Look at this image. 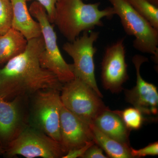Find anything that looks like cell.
Listing matches in <instances>:
<instances>
[{"instance_id":"cb8c5ba5","label":"cell","mask_w":158,"mask_h":158,"mask_svg":"<svg viewBox=\"0 0 158 158\" xmlns=\"http://www.w3.org/2000/svg\"><path fill=\"white\" fill-rule=\"evenodd\" d=\"M153 5L158 7V0H148Z\"/></svg>"},{"instance_id":"9a60e30c","label":"cell","mask_w":158,"mask_h":158,"mask_svg":"<svg viewBox=\"0 0 158 158\" xmlns=\"http://www.w3.org/2000/svg\"><path fill=\"white\" fill-rule=\"evenodd\" d=\"M27 43L21 33L12 28L0 35V65L6 64L23 52Z\"/></svg>"},{"instance_id":"7c38bea8","label":"cell","mask_w":158,"mask_h":158,"mask_svg":"<svg viewBox=\"0 0 158 158\" xmlns=\"http://www.w3.org/2000/svg\"><path fill=\"white\" fill-rule=\"evenodd\" d=\"M21 99L7 101L0 97V143L5 148L24 127Z\"/></svg>"},{"instance_id":"44dd1931","label":"cell","mask_w":158,"mask_h":158,"mask_svg":"<svg viewBox=\"0 0 158 158\" xmlns=\"http://www.w3.org/2000/svg\"><path fill=\"white\" fill-rule=\"evenodd\" d=\"M33 0H27V2ZM59 0H34L39 3L45 9L48 19L51 23H53L55 18L56 4Z\"/></svg>"},{"instance_id":"7402d4cb","label":"cell","mask_w":158,"mask_h":158,"mask_svg":"<svg viewBox=\"0 0 158 158\" xmlns=\"http://www.w3.org/2000/svg\"><path fill=\"white\" fill-rule=\"evenodd\" d=\"M82 158H107L102 149L96 143L90 146L82 156Z\"/></svg>"},{"instance_id":"ac0fdd59","label":"cell","mask_w":158,"mask_h":158,"mask_svg":"<svg viewBox=\"0 0 158 158\" xmlns=\"http://www.w3.org/2000/svg\"><path fill=\"white\" fill-rule=\"evenodd\" d=\"M113 112L120 116L127 127L130 130L139 129L143 124V114L135 108H128L123 110H115Z\"/></svg>"},{"instance_id":"ffe728a7","label":"cell","mask_w":158,"mask_h":158,"mask_svg":"<svg viewBox=\"0 0 158 158\" xmlns=\"http://www.w3.org/2000/svg\"><path fill=\"white\" fill-rule=\"evenodd\" d=\"M130 152L132 158L142 157L146 156H155L158 155V143L157 142L148 144V146L139 149L130 148Z\"/></svg>"},{"instance_id":"7a4b0ae2","label":"cell","mask_w":158,"mask_h":158,"mask_svg":"<svg viewBox=\"0 0 158 158\" xmlns=\"http://www.w3.org/2000/svg\"><path fill=\"white\" fill-rule=\"evenodd\" d=\"M100 3L86 4L82 0H59L54 23L68 41H73L82 32L103 25L102 19L115 15L112 7L100 10Z\"/></svg>"},{"instance_id":"52a82bcc","label":"cell","mask_w":158,"mask_h":158,"mask_svg":"<svg viewBox=\"0 0 158 158\" xmlns=\"http://www.w3.org/2000/svg\"><path fill=\"white\" fill-rule=\"evenodd\" d=\"M85 31L82 36L73 41L63 44L62 48L73 60V68L75 77L84 81L90 86L98 94L103 95L98 87L95 77L94 56L97 49L94 43L98 39L99 32Z\"/></svg>"},{"instance_id":"603a6c76","label":"cell","mask_w":158,"mask_h":158,"mask_svg":"<svg viewBox=\"0 0 158 158\" xmlns=\"http://www.w3.org/2000/svg\"><path fill=\"white\" fill-rule=\"evenodd\" d=\"M94 140L88 142L86 144L82 147L78 148L75 149L70 150L66 153L62 158H81L83 155L90 146L94 144Z\"/></svg>"},{"instance_id":"d4e9b609","label":"cell","mask_w":158,"mask_h":158,"mask_svg":"<svg viewBox=\"0 0 158 158\" xmlns=\"http://www.w3.org/2000/svg\"><path fill=\"white\" fill-rule=\"evenodd\" d=\"M5 153V148L0 143V154H2Z\"/></svg>"},{"instance_id":"5bb4252c","label":"cell","mask_w":158,"mask_h":158,"mask_svg":"<svg viewBox=\"0 0 158 158\" xmlns=\"http://www.w3.org/2000/svg\"><path fill=\"white\" fill-rule=\"evenodd\" d=\"M99 130L114 140L130 146V130L127 127L120 116L109 108L101 113L94 122Z\"/></svg>"},{"instance_id":"30bf717a","label":"cell","mask_w":158,"mask_h":158,"mask_svg":"<svg viewBox=\"0 0 158 158\" xmlns=\"http://www.w3.org/2000/svg\"><path fill=\"white\" fill-rule=\"evenodd\" d=\"M132 61L136 69V84L131 90H124L127 101L144 115H156L158 112V92L155 85L146 81L140 73L141 65L148 62L140 55L133 56Z\"/></svg>"},{"instance_id":"8992f818","label":"cell","mask_w":158,"mask_h":158,"mask_svg":"<svg viewBox=\"0 0 158 158\" xmlns=\"http://www.w3.org/2000/svg\"><path fill=\"white\" fill-rule=\"evenodd\" d=\"M8 156L27 158H62L66 154L62 145L33 127H24L5 148Z\"/></svg>"},{"instance_id":"277c9868","label":"cell","mask_w":158,"mask_h":158,"mask_svg":"<svg viewBox=\"0 0 158 158\" xmlns=\"http://www.w3.org/2000/svg\"><path fill=\"white\" fill-rule=\"evenodd\" d=\"M125 32L135 37L134 48L158 57V30L137 12L127 0H109Z\"/></svg>"},{"instance_id":"6da1fadb","label":"cell","mask_w":158,"mask_h":158,"mask_svg":"<svg viewBox=\"0 0 158 158\" xmlns=\"http://www.w3.org/2000/svg\"><path fill=\"white\" fill-rule=\"evenodd\" d=\"M44 49L42 36L30 40L23 52L0 69V97L11 101L46 89L61 91L63 84L40 63Z\"/></svg>"},{"instance_id":"9c48e42d","label":"cell","mask_w":158,"mask_h":158,"mask_svg":"<svg viewBox=\"0 0 158 158\" xmlns=\"http://www.w3.org/2000/svg\"><path fill=\"white\" fill-rule=\"evenodd\" d=\"M125 38L118 39L105 49L101 63V79L105 89L112 93H118L129 79L126 62Z\"/></svg>"},{"instance_id":"ba28073f","label":"cell","mask_w":158,"mask_h":158,"mask_svg":"<svg viewBox=\"0 0 158 158\" xmlns=\"http://www.w3.org/2000/svg\"><path fill=\"white\" fill-rule=\"evenodd\" d=\"M62 105L60 90H40L35 94L31 117L33 127L60 143V113Z\"/></svg>"},{"instance_id":"5b68a950","label":"cell","mask_w":158,"mask_h":158,"mask_svg":"<svg viewBox=\"0 0 158 158\" xmlns=\"http://www.w3.org/2000/svg\"><path fill=\"white\" fill-rule=\"evenodd\" d=\"M60 95L62 105L87 124L108 108L93 88L78 78L65 83Z\"/></svg>"},{"instance_id":"2e32d148","label":"cell","mask_w":158,"mask_h":158,"mask_svg":"<svg viewBox=\"0 0 158 158\" xmlns=\"http://www.w3.org/2000/svg\"><path fill=\"white\" fill-rule=\"evenodd\" d=\"M90 126L94 142L104 151L109 158H132L130 152V146L122 144L105 135L94 123Z\"/></svg>"},{"instance_id":"d6986e66","label":"cell","mask_w":158,"mask_h":158,"mask_svg":"<svg viewBox=\"0 0 158 158\" xmlns=\"http://www.w3.org/2000/svg\"><path fill=\"white\" fill-rule=\"evenodd\" d=\"M12 9L10 0H0V35L11 28Z\"/></svg>"},{"instance_id":"8fae6325","label":"cell","mask_w":158,"mask_h":158,"mask_svg":"<svg viewBox=\"0 0 158 158\" xmlns=\"http://www.w3.org/2000/svg\"><path fill=\"white\" fill-rule=\"evenodd\" d=\"M60 144L66 153L94 140L90 125L74 115L63 105L60 110Z\"/></svg>"},{"instance_id":"3957f363","label":"cell","mask_w":158,"mask_h":158,"mask_svg":"<svg viewBox=\"0 0 158 158\" xmlns=\"http://www.w3.org/2000/svg\"><path fill=\"white\" fill-rule=\"evenodd\" d=\"M32 16L39 23L44 44V49L39 57L43 68L53 73L62 84L75 78L72 64L65 62L59 50L56 34L43 6L34 1L29 9Z\"/></svg>"},{"instance_id":"4fadbf2b","label":"cell","mask_w":158,"mask_h":158,"mask_svg":"<svg viewBox=\"0 0 158 158\" xmlns=\"http://www.w3.org/2000/svg\"><path fill=\"white\" fill-rule=\"evenodd\" d=\"M12 9L11 28L19 31L27 40L42 36L38 22L33 19L27 5V0H10Z\"/></svg>"},{"instance_id":"e0dca14e","label":"cell","mask_w":158,"mask_h":158,"mask_svg":"<svg viewBox=\"0 0 158 158\" xmlns=\"http://www.w3.org/2000/svg\"><path fill=\"white\" fill-rule=\"evenodd\" d=\"M129 4L155 28L158 30V7L148 0H127Z\"/></svg>"}]
</instances>
